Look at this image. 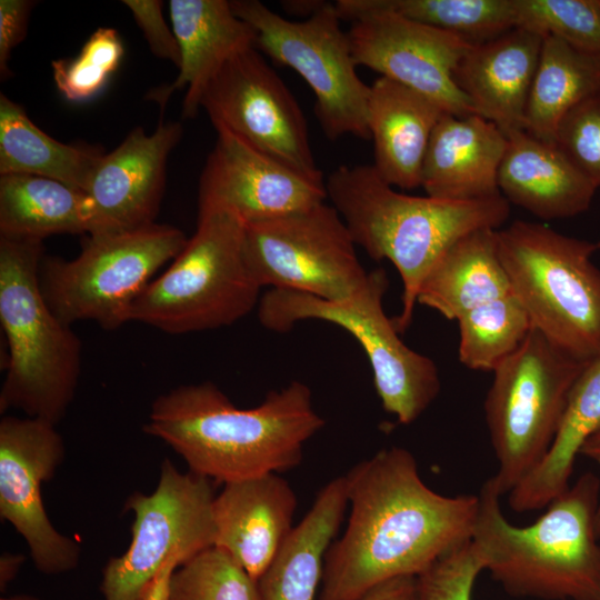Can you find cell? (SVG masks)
<instances>
[{
    "label": "cell",
    "mask_w": 600,
    "mask_h": 600,
    "mask_svg": "<svg viewBox=\"0 0 600 600\" xmlns=\"http://www.w3.org/2000/svg\"><path fill=\"white\" fill-rule=\"evenodd\" d=\"M344 479L350 513L327 551L318 600H357L387 580L417 577L472 537L478 494L433 491L404 448L378 451Z\"/></svg>",
    "instance_id": "cell-1"
},
{
    "label": "cell",
    "mask_w": 600,
    "mask_h": 600,
    "mask_svg": "<svg viewBox=\"0 0 600 600\" xmlns=\"http://www.w3.org/2000/svg\"><path fill=\"white\" fill-rule=\"evenodd\" d=\"M323 426L303 382L241 409L206 381L156 398L143 431L171 447L190 472L228 483L298 467L304 443Z\"/></svg>",
    "instance_id": "cell-2"
},
{
    "label": "cell",
    "mask_w": 600,
    "mask_h": 600,
    "mask_svg": "<svg viewBox=\"0 0 600 600\" xmlns=\"http://www.w3.org/2000/svg\"><path fill=\"white\" fill-rule=\"evenodd\" d=\"M393 188L372 164H343L326 179L327 197L356 246L373 260H389L401 277L402 308L392 318L401 334L411 323L421 283L438 260L467 234L502 228L510 203L501 194L450 201Z\"/></svg>",
    "instance_id": "cell-3"
},
{
    "label": "cell",
    "mask_w": 600,
    "mask_h": 600,
    "mask_svg": "<svg viewBox=\"0 0 600 600\" xmlns=\"http://www.w3.org/2000/svg\"><path fill=\"white\" fill-rule=\"evenodd\" d=\"M500 498L489 478L478 493L471 541L504 591L542 600H600V479L581 474L527 527L504 518Z\"/></svg>",
    "instance_id": "cell-4"
},
{
    "label": "cell",
    "mask_w": 600,
    "mask_h": 600,
    "mask_svg": "<svg viewBox=\"0 0 600 600\" xmlns=\"http://www.w3.org/2000/svg\"><path fill=\"white\" fill-rule=\"evenodd\" d=\"M43 256V241L0 237V322L8 344L0 411L57 426L76 394L81 341L42 296Z\"/></svg>",
    "instance_id": "cell-5"
},
{
    "label": "cell",
    "mask_w": 600,
    "mask_h": 600,
    "mask_svg": "<svg viewBox=\"0 0 600 600\" xmlns=\"http://www.w3.org/2000/svg\"><path fill=\"white\" fill-rule=\"evenodd\" d=\"M511 289L532 329L576 360L600 357V248L538 222L516 220L496 232Z\"/></svg>",
    "instance_id": "cell-6"
},
{
    "label": "cell",
    "mask_w": 600,
    "mask_h": 600,
    "mask_svg": "<svg viewBox=\"0 0 600 600\" xmlns=\"http://www.w3.org/2000/svg\"><path fill=\"white\" fill-rule=\"evenodd\" d=\"M244 222L227 211L198 212L194 234L140 293L130 321L169 334L228 327L260 300L243 253Z\"/></svg>",
    "instance_id": "cell-7"
},
{
    "label": "cell",
    "mask_w": 600,
    "mask_h": 600,
    "mask_svg": "<svg viewBox=\"0 0 600 600\" xmlns=\"http://www.w3.org/2000/svg\"><path fill=\"white\" fill-rule=\"evenodd\" d=\"M389 280L386 270L369 271L368 282L357 294L341 301L308 293L270 289L258 303L262 327L287 332L302 320H322L349 332L364 351L383 409L399 423L416 421L434 401L441 382L432 359L410 349L383 309Z\"/></svg>",
    "instance_id": "cell-8"
},
{
    "label": "cell",
    "mask_w": 600,
    "mask_h": 600,
    "mask_svg": "<svg viewBox=\"0 0 600 600\" xmlns=\"http://www.w3.org/2000/svg\"><path fill=\"white\" fill-rule=\"evenodd\" d=\"M586 364L531 329L492 371L484 416L498 460V471L491 478L501 496L509 493L547 454L570 390Z\"/></svg>",
    "instance_id": "cell-9"
},
{
    "label": "cell",
    "mask_w": 600,
    "mask_h": 600,
    "mask_svg": "<svg viewBox=\"0 0 600 600\" xmlns=\"http://www.w3.org/2000/svg\"><path fill=\"white\" fill-rule=\"evenodd\" d=\"M187 241L179 228L157 222L120 233L86 236L74 259L43 256L40 290L62 322L72 326L88 320L114 330L130 321L137 298Z\"/></svg>",
    "instance_id": "cell-10"
},
{
    "label": "cell",
    "mask_w": 600,
    "mask_h": 600,
    "mask_svg": "<svg viewBox=\"0 0 600 600\" xmlns=\"http://www.w3.org/2000/svg\"><path fill=\"white\" fill-rule=\"evenodd\" d=\"M236 16L256 32V47L293 69L311 88L314 116L327 139L368 140L370 86L357 73L350 41L334 3L324 1L309 18L292 21L258 0H232Z\"/></svg>",
    "instance_id": "cell-11"
},
{
    "label": "cell",
    "mask_w": 600,
    "mask_h": 600,
    "mask_svg": "<svg viewBox=\"0 0 600 600\" xmlns=\"http://www.w3.org/2000/svg\"><path fill=\"white\" fill-rule=\"evenodd\" d=\"M243 253L261 288L341 301L360 292L369 278L343 220L326 201L246 224Z\"/></svg>",
    "instance_id": "cell-12"
},
{
    "label": "cell",
    "mask_w": 600,
    "mask_h": 600,
    "mask_svg": "<svg viewBox=\"0 0 600 600\" xmlns=\"http://www.w3.org/2000/svg\"><path fill=\"white\" fill-rule=\"evenodd\" d=\"M211 480L182 473L169 460L150 494L134 492L126 502L133 512L131 542L102 570L104 600H138L148 581L167 563L180 568L200 551L214 546Z\"/></svg>",
    "instance_id": "cell-13"
},
{
    "label": "cell",
    "mask_w": 600,
    "mask_h": 600,
    "mask_svg": "<svg viewBox=\"0 0 600 600\" xmlns=\"http://www.w3.org/2000/svg\"><path fill=\"white\" fill-rule=\"evenodd\" d=\"M334 7L340 19L351 23L347 33L357 67H367L426 96L448 114H474L453 80L470 43L380 8L374 0H338Z\"/></svg>",
    "instance_id": "cell-14"
},
{
    "label": "cell",
    "mask_w": 600,
    "mask_h": 600,
    "mask_svg": "<svg viewBox=\"0 0 600 600\" xmlns=\"http://www.w3.org/2000/svg\"><path fill=\"white\" fill-rule=\"evenodd\" d=\"M200 108L217 130L308 176L316 164L302 109L257 47L230 58L208 84Z\"/></svg>",
    "instance_id": "cell-15"
},
{
    "label": "cell",
    "mask_w": 600,
    "mask_h": 600,
    "mask_svg": "<svg viewBox=\"0 0 600 600\" xmlns=\"http://www.w3.org/2000/svg\"><path fill=\"white\" fill-rule=\"evenodd\" d=\"M56 426L38 418L4 416L0 421V517L24 539L31 560L44 574L77 568L81 548L60 533L42 502L41 484L64 459Z\"/></svg>",
    "instance_id": "cell-16"
},
{
    "label": "cell",
    "mask_w": 600,
    "mask_h": 600,
    "mask_svg": "<svg viewBox=\"0 0 600 600\" xmlns=\"http://www.w3.org/2000/svg\"><path fill=\"white\" fill-rule=\"evenodd\" d=\"M323 176H308L254 149L233 133L217 140L199 179L198 212L227 211L244 224L324 202Z\"/></svg>",
    "instance_id": "cell-17"
},
{
    "label": "cell",
    "mask_w": 600,
    "mask_h": 600,
    "mask_svg": "<svg viewBox=\"0 0 600 600\" xmlns=\"http://www.w3.org/2000/svg\"><path fill=\"white\" fill-rule=\"evenodd\" d=\"M180 122L160 121L152 133L136 127L97 164L86 191L87 236H104L156 223L166 188L169 154L182 137Z\"/></svg>",
    "instance_id": "cell-18"
},
{
    "label": "cell",
    "mask_w": 600,
    "mask_h": 600,
    "mask_svg": "<svg viewBox=\"0 0 600 600\" xmlns=\"http://www.w3.org/2000/svg\"><path fill=\"white\" fill-rule=\"evenodd\" d=\"M297 496L278 473L224 483L214 497V547L257 581L293 529Z\"/></svg>",
    "instance_id": "cell-19"
},
{
    "label": "cell",
    "mask_w": 600,
    "mask_h": 600,
    "mask_svg": "<svg viewBox=\"0 0 600 600\" xmlns=\"http://www.w3.org/2000/svg\"><path fill=\"white\" fill-rule=\"evenodd\" d=\"M171 27L180 49L177 78L147 93L161 109L177 90L186 89L182 117L199 112L202 96L226 62L236 53L256 47V32L232 10L227 0H170Z\"/></svg>",
    "instance_id": "cell-20"
},
{
    "label": "cell",
    "mask_w": 600,
    "mask_h": 600,
    "mask_svg": "<svg viewBox=\"0 0 600 600\" xmlns=\"http://www.w3.org/2000/svg\"><path fill=\"white\" fill-rule=\"evenodd\" d=\"M542 41L534 32L513 28L471 46L454 69L453 80L474 114L494 123L506 136L524 130Z\"/></svg>",
    "instance_id": "cell-21"
},
{
    "label": "cell",
    "mask_w": 600,
    "mask_h": 600,
    "mask_svg": "<svg viewBox=\"0 0 600 600\" xmlns=\"http://www.w3.org/2000/svg\"><path fill=\"white\" fill-rule=\"evenodd\" d=\"M506 147L507 136L491 121L444 113L429 141L421 187L427 196L450 201L500 196L498 173Z\"/></svg>",
    "instance_id": "cell-22"
},
{
    "label": "cell",
    "mask_w": 600,
    "mask_h": 600,
    "mask_svg": "<svg viewBox=\"0 0 600 600\" xmlns=\"http://www.w3.org/2000/svg\"><path fill=\"white\" fill-rule=\"evenodd\" d=\"M498 187L509 203L546 221L587 211L598 190L553 142L526 130L507 134Z\"/></svg>",
    "instance_id": "cell-23"
},
{
    "label": "cell",
    "mask_w": 600,
    "mask_h": 600,
    "mask_svg": "<svg viewBox=\"0 0 600 600\" xmlns=\"http://www.w3.org/2000/svg\"><path fill=\"white\" fill-rule=\"evenodd\" d=\"M446 112L431 99L391 79L370 84L368 129L373 167L392 187H421L423 160L431 134Z\"/></svg>",
    "instance_id": "cell-24"
},
{
    "label": "cell",
    "mask_w": 600,
    "mask_h": 600,
    "mask_svg": "<svg viewBox=\"0 0 600 600\" xmlns=\"http://www.w3.org/2000/svg\"><path fill=\"white\" fill-rule=\"evenodd\" d=\"M348 508L344 476L323 486L258 580L260 600H318L324 558Z\"/></svg>",
    "instance_id": "cell-25"
},
{
    "label": "cell",
    "mask_w": 600,
    "mask_h": 600,
    "mask_svg": "<svg viewBox=\"0 0 600 600\" xmlns=\"http://www.w3.org/2000/svg\"><path fill=\"white\" fill-rule=\"evenodd\" d=\"M496 232L482 229L457 241L424 278L417 302L457 321L468 311L511 293Z\"/></svg>",
    "instance_id": "cell-26"
},
{
    "label": "cell",
    "mask_w": 600,
    "mask_h": 600,
    "mask_svg": "<svg viewBox=\"0 0 600 600\" xmlns=\"http://www.w3.org/2000/svg\"><path fill=\"white\" fill-rule=\"evenodd\" d=\"M600 430V357L588 362L576 379L566 409L544 458L509 492L510 508L517 512L547 507L569 488L576 458L594 432Z\"/></svg>",
    "instance_id": "cell-27"
},
{
    "label": "cell",
    "mask_w": 600,
    "mask_h": 600,
    "mask_svg": "<svg viewBox=\"0 0 600 600\" xmlns=\"http://www.w3.org/2000/svg\"><path fill=\"white\" fill-rule=\"evenodd\" d=\"M84 191L33 174L0 176V237L43 241L54 234H88Z\"/></svg>",
    "instance_id": "cell-28"
},
{
    "label": "cell",
    "mask_w": 600,
    "mask_h": 600,
    "mask_svg": "<svg viewBox=\"0 0 600 600\" xmlns=\"http://www.w3.org/2000/svg\"><path fill=\"white\" fill-rule=\"evenodd\" d=\"M103 154L93 146L67 144L51 138L21 104L0 94V176H40L86 192Z\"/></svg>",
    "instance_id": "cell-29"
},
{
    "label": "cell",
    "mask_w": 600,
    "mask_h": 600,
    "mask_svg": "<svg viewBox=\"0 0 600 600\" xmlns=\"http://www.w3.org/2000/svg\"><path fill=\"white\" fill-rule=\"evenodd\" d=\"M600 92V52L577 49L543 37L531 86L524 130L553 142L558 124L578 103Z\"/></svg>",
    "instance_id": "cell-30"
},
{
    "label": "cell",
    "mask_w": 600,
    "mask_h": 600,
    "mask_svg": "<svg viewBox=\"0 0 600 600\" xmlns=\"http://www.w3.org/2000/svg\"><path fill=\"white\" fill-rule=\"evenodd\" d=\"M459 360L471 370L493 371L527 338L530 319L513 291L458 320Z\"/></svg>",
    "instance_id": "cell-31"
},
{
    "label": "cell",
    "mask_w": 600,
    "mask_h": 600,
    "mask_svg": "<svg viewBox=\"0 0 600 600\" xmlns=\"http://www.w3.org/2000/svg\"><path fill=\"white\" fill-rule=\"evenodd\" d=\"M380 8L479 44L517 27L514 0H374Z\"/></svg>",
    "instance_id": "cell-32"
},
{
    "label": "cell",
    "mask_w": 600,
    "mask_h": 600,
    "mask_svg": "<svg viewBox=\"0 0 600 600\" xmlns=\"http://www.w3.org/2000/svg\"><path fill=\"white\" fill-rule=\"evenodd\" d=\"M169 600H260V592L258 581L213 546L177 569Z\"/></svg>",
    "instance_id": "cell-33"
},
{
    "label": "cell",
    "mask_w": 600,
    "mask_h": 600,
    "mask_svg": "<svg viewBox=\"0 0 600 600\" xmlns=\"http://www.w3.org/2000/svg\"><path fill=\"white\" fill-rule=\"evenodd\" d=\"M517 27L600 52V0H514Z\"/></svg>",
    "instance_id": "cell-34"
},
{
    "label": "cell",
    "mask_w": 600,
    "mask_h": 600,
    "mask_svg": "<svg viewBox=\"0 0 600 600\" xmlns=\"http://www.w3.org/2000/svg\"><path fill=\"white\" fill-rule=\"evenodd\" d=\"M123 43L113 28H99L86 41L79 54L52 61L58 90L69 101L82 102L96 97L118 69Z\"/></svg>",
    "instance_id": "cell-35"
},
{
    "label": "cell",
    "mask_w": 600,
    "mask_h": 600,
    "mask_svg": "<svg viewBox=\"0 0 600 600\" xmlns=\"http://www.w3.org/2000/svg\"><path fill=\"white\" fill-rule=\"evenodd\" d=\"M553 143L600 188V92L584 99L561 119Z\"/></svg>",
    "instance_id": "cell-36"
},
{
    "label": "cell",
    "mask_w": 600,
    "mask_h": 600,
    "mask_svg": "<svg viewBox=\"0 0 600 600\" xmlns=\"http://www.w3.org/2000/svg\"><path fill=\"white\" fill-rule=\"evenodd\" d=\"M482 571L483 562L470 539L417 576V600H472L474 582Z\"/></svg>",
    "instance_id": "cell-37"
},
{
    "label": "cell",
    "mask_w": 600,
    "mask_h": 600,
    "mask_svg": "<svg viewBox=\"0 0 600 600\" xmlns=\"http://www.w3.org/2000/svg\"><path fill=\"white\" fill-rule=\"evenodd\" d=\"M141 29L151 52L160 59L180 64V49L172 28L163 17L161 0H123Z\"/></svg>",
    "instance_id": "cell-38"
},
{
    "label": "cell",
    "mask_w": 600,
    "mask_h": 600,
    "mask_svg": "<svg viewBox=\"0 0 600 600\" xmlns=\"http://www.w3.org/2000/svg\"><path fill=\"white\" fill-rule=\"evenodd\" d=\"M36 2L30 0L0 1V77H11L8 62L12 50L24 39L28 20Z\"/></svg>",
    "instance_id": "cell-39"
},
{
    "label": "cell",
    "mask_w": 600,
    "mask_h": 600,
    "mask_svg": "<svg viewBox=\"0 0 600 600\" xmlns=\"http://www.w3.org/2000/svg\"><path fill=\"white\" fill-rule=\"evenodd\" d=\"M357 600H417V577L404 576L387 580Z\"/></svg>",
    "instance_id": "cell-40"
},
{
    "label": "cell",
    "mask_w": 600,
    "mask_h": 600,
    "mask_svg": "<svg viewBox=\"0 0 600 600\" xmlns=\"http://www.w3.org/2000/svg\"><path fill=\"white\" fill-rule=\"evenodd\" d=\"M24 557L20 554L4 553L0 559V587L6 589L8 583L17 576Z\"/></svg>",
    "instance_id": "cell-41"
},
{
    "label": "cell",
    "mask_w": 600,
    "mask_h": 600,
    "mask_svg": "<svg viewBox=\"0 0 600 600\" xmlns=\"http://www.w3.org/2000/svg\"><path fill=\"white\" fill-rule=\"evenodd\" d=\"M580 454L591 459L600 468V430L587 439L581 448ZM596 533L600 540V501L596 514Z\"/></svg>",
    "instance_id": "cell-42"
},
{
    "label": "cell",
    "mask_w": 600,
    "mask_h": 600,
    "mask_svg": "<svg viewBox=\"0 0 600 600\" xmlns=\"http://www.w3.org/2000/svg\"><path fill=\"white\" fill-rule=\"evenodd\" d=\"M323 2L324 1L319 0L282 1L281 6L287 12L300 14L307 19L312 16L323 4Z\"/></svg>",
    "instance_id": "cell-43"
},
{
    "label": "cell",
    "mask_w": 600,
    "mask_h": 600,
    "mask_svg": "<svg viewBox=\"0 0 600 600\" xmlns=\"http://www.w3.org/2000/svg\"><path fill=\"white\" fill-rule=\"evenodd\" d=\"M1 600H37L34 598H30V597H24V596H19V597H13V598H2Z\"/></svg>",
    "instance_id": "cell-44"
}]
</instances>
